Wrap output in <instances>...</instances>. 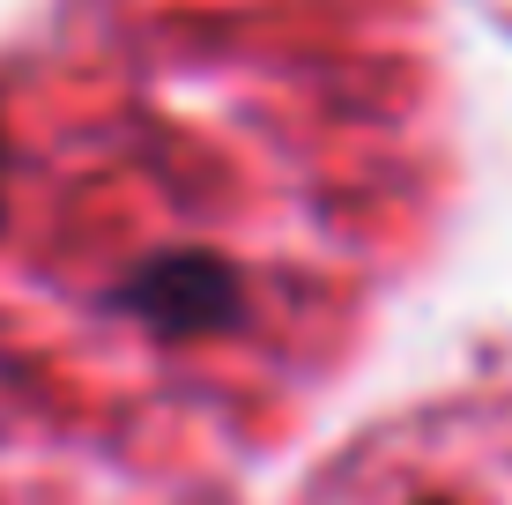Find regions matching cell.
Segmentation results:
<instances>
[{
    "instance_id": "6da1fadb",
    "label": "cell",
    "mask_w": 512,
    "mask_h": 505,
    "mask_svg": "<svg viewBox=\"0 0 512 505\" xmlns=\"http://www.w3.org/2000/svg\"><path fill=\"white\" fill-rule=\"evenodd\" d=\"M119 305L141 312L156 335L186 342V335H223V327L245 320V298H238V275L231 260L216 253H156L149 268L127 275Z\"/></svg>"
}]
</instances>
